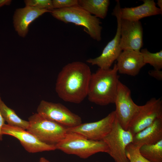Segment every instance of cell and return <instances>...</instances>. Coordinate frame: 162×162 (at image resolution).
<instances>
[{
    "instance_id": "cell-7",
    "label": "cell",
    "mask_w": 162,
    "mask_h": 162,
    "mask_svg": "<svg viewBox=\"0 0 162 162\" xmlns=\"http://www.w3.org/2000/svg\"><path fill=\"white\" fill-rule=\"evenodd\" d=\"M130 89L119 81L114 101L116 106L114 111L118 122L125 130H128L140 107L133 101Z\"/></svg>"
},
{
    "instance_id": "cell-26",
    "label": "cell",
    "mask_w": 162,
    "mask_h": 162,
    "mask_svg": "<svg viewBox=\"0 0 162 162\" xmlns=\"http://www.w3.org/2000/svg\"><path fill=\"white\" fill-rule=\"evenodd\" d=\"M2 100L0 94V103ZM5 120L3 118L0 111V140H2L3 134L2 133V128L5 124Z\"/></svg>"
},
{
    "instance_id": "cell-3",
    "label": "cell",
    "mask_w": 162,
    "mask_h": 162,
    "mask_svg": "<svg viewBox=\"0 0 162 162\" xmlns=\"http://www.w3.org/2000/svg\"><path fill=\"white\" fill-rule=\"evenodd\" d=\"M50 13L55 18L65 23H72L83 27L91 38L98 41L101 40L102 27L100 19L78 5L54 9Z\"/></svg>"
},
{
    "instance_id": "cell-22",
    "label": "cell",
    "mask_w": 162,
    "mask_h": 162,
    "mask_svg": "<svg viewBox=\"0 0 162 162\" xmlns=\"http://www.w3.org/2000/svg\"><path fill=\"white\" fill-rule=\"evenodd\" d=\"M139 148L130 143L126 149V154L129 162H151L140 154Z\"/></svg>"
},
{
    "instance_id": "cell-18",
    "label": "cell",
    "mask_w": 162,
    "mask_h": 162,
    "mask_svg": "<svg viewBox=\"0 0 162 162\" xmlns=\"http://www.w3.org/2000/svg\"><path fill=\"white\" fill-rule=\"evenodd\" d=\"M109 0H78V5L92 15L102 19L106 16Z\"/></svg>"
},
{
    "instance_id": "cell-16",
    "label": "cell",
    "mask_w": 162,
    "mask_h": 162,
    "mask_svg": "<svg viewBox=\"0 0 162 162\" xmlns=\"http://www.w3.org/2000/svg\"><path fill=\"white\" fill-rule=\"evenodd\" d=\"M143 3L131 8H121V19L131 21H139L143 18L162 14V10L156 6L154 0H143Z\"/></svg>"
},
{
    "instance_id": "cell-14",
    "label": "cell",
    "mask_w": 162,
    "mask_h": 162,
    "mask_svg": "<svg viewBox=\"0 0 162 162\" xmlns=\"http://www.w3.org/2000/svg\"><path fill=\"white\" fill-rule=\"evenodd\" d=\"M51 12L47 9L28 6L16 9L13 18L15 31L20 36L25 37L28 32L29 25L33 21L44 14Z\"/></svg>"
},
{
    "instance_id": "cell-28",
    "label": "cell",
    "mask_w": 162,
    "mask_h": 162,
    "mask_svg": "<svg viewBox=\"0 0 162 162\" xmlns=\"http://www.w3.org/2000/svg\"><path fill=\"white\" fill-rule=\"evenodd\" d=\"M157 4L159 7V8L162 10V0H158Z\"/></svg>"
},
{
    "instance_id": "cell-4",
    "label": "cell",
    "mask_w": 162,
    "mask_h": 162,
    "mask_svg": "<svg viewBox=\"0 0 162 162\" xmlns=\"http://www.w3.org/2000/svg\"><path fill=\"white\" fill-rule=\"evenodd\" d=\"M56 149L68 154L86 159L99 152H108V147L103 140L94 141L74 133H67L64 138L55 145Z\"/></svg>"
},
{
    "instance_id": "cell-19",
    "label": "cell",
    "mask_w": 162,
    "mask_h": 162,
    "mask_svg": "<svg viewBox=\"0 0 162 162\" xmlns=\"http://www.w3.org/2000/svg\"><path fill=\"white\" fill-rule=\"evenodd\" d=\"M0 111L8 124L25 130L28 128L29 122L21 118L14 110L8 106L2 100L0 103Z\"/></svg>"
},
{
    "instance_id": "cell-9",
    "label": "cell",
    "mask_w": 162,
    "mask_h": 162,
    "mask_svg": "<svg viewBox=\"0 0 162 162\" xmlns=\"http://www.w3.org/2000/svg\"><path fill=\"white\" fill-rule=\"evenodd\" d=\"M37 112L44 118L67 128L74 127L82 123L80 116L60 103L42 100L38 107Z\"/></svg>"
},
{
    "instance_id": "cell-20",
    "label": "cell",
    "mask_w": 162,
    "mask_h": 162,
    "mask_svg": "<svg viewBox=\"0 0 162 162\" xmlns=\"http://www.w3.org/2000/svg\"><path fill=\"white\" fill-rule=\"evenodd\" d=\"M139 151L143 157L151 162H162V140L154 144L142 146Z\"/></svg>"
},
{
    "instance_id": "cell-21",
    "label": "cell",
    "mask_w": 162,
    "mask_h": 162,
    "mask_svg": "<svg viewBox=\"0 0 162 162\" xmlns=\"http://www.w3.org/2000/svg\"><path fill=\"white\" fill-rule=\"evenodd\" d=\"M140 52L145 64H149L154 69L161 70L162 68V50L156 53H152L147 49H142Z\"/></svg>"
},
{
    "instance_id": "cell-2",
    "label": "cell",
    "mask_w": 162,
    "mask_h": 162,
    "mask_svg": "<svg viewBox=\"0 0 162 162\" xmlns=\"http://www.w3.org/2000/svg\"><path fill=\"white\" fill-rule=\"evenodd\" d=\"M115 64L112 68L99 69L92 74L87 97L91 102L100 106L114 104L119 76Z\"/></svg>"
},
{
    "instance_id": "cell-15",
    "label": "cell",
    "mask_w": 162,
    "mask_h": 162,
    "mask_svg": "<svg viewBox=\"0 0 162 162\" xmlns=\"http://www.w3.org/2000/svg\"><path fill=\"white\" fill-rule=\"evenodd\" d=\"M118 72L132 76L137 75L146 64L140 51L122 50L116 60Z\"/></svg>"
},
{
    "instance_id": "cell-13",
    "label": "cell",
    "mask_w": 162,
    "mask_h": 162,
    "mask_svg": "<svg viewBox=\"0 0 162 162\" xmlns=\"http://www.w3.org/2000/svg\"><path fill=\"white\" fill-rule=\"evenodd\" d=\"M143 29L140 21L121 19L120 47L122 50L140 51L143 45Z\"/></svg>"
},
{
    "instance_id": "cell-24",
    "label": "cell",
    "mask_w": 162,
    "mask_h": 162,
    "mask_svg": "<svg viewBox=\"0 0 162 162\" xmlns=\"http://www.w3.org/2000/svg\"><path fill=\"white\" fill-rule=\"evenodd\" d=\"M54 9L68 8L78 5V0H52Z\"/></svg>"
},
{
    "instance_id": "cell-8",
    "label": "cell",
    "mask_w": 162,
    "mask_h": 162,
    "mask_svg": "<svg viewBox=\"0 0 162 162\" xmlns=\"http://www.w3.org/2000/svg\"><path fill=\"white\" fill-rule=\"evenodd\" d=\"M116 4L112 13L117 19V28L114 38L109 42L104 49L101 54L95 58H90L86 62L92 65H96L99 68L107 69L110 68L112 64L116 60L122 51L120 47V30L121 18L120 1H116Z\"/></svg>"
},
{
    "instance_id": "cell-5",
    "label": "cell",
    "mask_w": 162,
    "mask_h": 162,
    "mask_svg": "<svg viewBox=\"0 0 162 162\" xmlns=\"http://www.w3.org/2000/svg\"><path fill=\"white\" fill-rule=\"evenodd\" d=\"M27 130L44 143L56 145L63 139L67 133V128L46 118L37 113L28 118Z\"/></svg>"
},
{
    "instance_id": "cell-12",
    "label": "cell",
    "mask_w": 162,
    "mask_h": 162,
    "mask_svg": "<svg viewBox=\"0 0 162 162\" xmlns=\"http://www.w3.org/2000/svg\"><path fill=\"white\" fill-rule=\"evenodd\" d=\"M2 133L3 135H9L17 139L24 148L30 153L56 149L55 145L42 142L31 132L20 128L4 124L2 128Z\"/></svg>"
},
{
    "instance_id": "cell-17",
    "label": "cell",
    "mask_w": 162,
    "mask_h": 162,
    "mask_svg": "<svg viewBox=\"0 0 162 162\" xmlns=\"http://www.w3.org/2000/svg\"><path fill=\"white\" fill-rule=\"evenodd\" d=\"M162 140V118H158L151 124L133 136L132 143L140 148L142 146L156 143Z\"/></svg>"
},
{
    "instance_id": "cell-6",
    "label": "cell",
    "mask_w": 162,
    "mask_h": 162,
    "mask_svg": "<svg viewBox=\"0 0 162 162\" xmlns=\"http://www.w3.org/2000/svg\"><path fill=\"white\" fill-rule=\"evenodd\" d=\"M133 135L128 130L124 129L116 117L112 129L102 140L108 148L107 153L115 162H129L126 154V149L132 143Z\"/></svg>"
},
{
    "instance_id": "cell-29",
    "label": "cell",
    "mask_w": 162,
    "mask_h": 162,
    "mask_svg": "<svg viewBox=\"0 0 162 162\" xmlns=\"http://www.w3.org/2000/svg\"><path fill=\"white\" fill-rule=\"evenodd\" d=\"M39 162H50L49 161L46 159L45 158L42 157L40 160Z\"/></svg>"
},
{
    "instance_id": "cell-10",
    "label": "cell",
    "mask_w": 162,
    "mask_h": 162,
    "mask_svg": "<svg viewBox=\"0 0 162 162\" xmlns=\"http://www.w3.org/2000/svg\"><path fill=\"white\" fill-rule=\"evenodd\" d=\"M162 118V101L153 98L140 109L131 122L128 130L133 135L151 124L156 119Z\"/></svg>"
},
{
    "instance_id": "cell-30",
    "label": "cell",
    "mask_w": 162,
    "mask_h": 162,
    "mask_svg": "<svg viewBox=\"0 0 162 162\" xmlns=\"http://www.w3.org/2000/svg\"><path fill=\"white\" fill-rule=\"evenodd\" d=\"M96 162H98V161H96Z\"/></svg>"
},
{
    "instance_id": "cell-11",
    "label": "cell",
    "mask_w": 162,
    "mask_h": 162,
    "mask_svg": "<svg viewBox=\"0 0 162 162\" xmlns=\"http://www.w3.org/2000/svg\"><path fill=\"white\" fill-rule=\"evenodd\" d=\"M116 118L114 111L98 121L81 123L71 128H67V133H74L94 141H100L111 130Z\"/></svg>"
},
{
    "instance_id": "cell-25",
    "label": "cell",
    "mask_w": 162,
    "mask_h": 162,
    "mask_svg": "<svg viewBox=\"0 0 162 162\" xmlns=\"http://www.w3.org/2000/svg\"><path fill=\"white\" fill-rule=\"evenodd\" d=\"M148 74L151 76L158 80H162V71L160 70H153L148 71Z\"/></svg>"
},
{
    "instance_id": "cell-23",
    "label": "cell",
    "mask_w": 162,
    "mask_h": 162,
    "mask_svg": "<svg viewBox=\"0 0 162 162\" xmlns=\"http://www.w3.org/2000/svg\"><path fill=\"white\" fill-rule=\"evenodd\" d=\"M24 2L26 6L47 9L50 11L54 9L52 1L51 0H26Z\"/></svg>"
},
{
    "instance_id": "cell-27",
    "label": "cell",
    "mask_w": 162,
    "mask_h": 162,
    "mask_svg": "<svg viewBox=\"0 0 162 162\" xmlns=\"http://www.w3.org/2000/svg\"><path fill=\"white\" fill-rule=\"evenodd\" d=\"M11 2V0H0V8L4 5H10Z\"/></svg>"
},
{
    "instance_id": "cell-1",
    "label": "cell",
    "mask_w": 162,
    "mask_h": 162,
    "mask_svg": "<svg viewBox=\"0 0 162 162\" xmlns=\"http://www.w3.org/2000/svg\"><path fill=\"white\" fill-rule=\"evenodd\" d=\"M89 66L80 61L69 63L62 68L56 80L55 90L64 101L82 102L87 96L92 75Z\"/></svg>"
}]
</instances>
